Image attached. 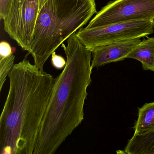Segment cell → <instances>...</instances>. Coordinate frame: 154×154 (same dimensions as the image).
<instances>
[{"label":"cell","instance_id":"6","mask_svg":"<svg viewBox=\"0 0 154 154\" xmlns=\"http://www.w3.org/2000/svg\"><path fill=\"white\" fill-rule=\"evenodd\" d=\"M154 20V0H115L95 15L86 28L115 23Z\"/></svg>","mask_w":154,"mask_h":154},{"label":"cell","instance_id":"7","mask_svg":"<svg viewBox=\"0 0 154 154\" xmlns=\"http://www.w3.org/2000/svg\"><path fill=\"white\" fill-rule=\"evenodd\" d=\"M140 38H137L122 40L94 48L91 50L92 67H100L127 58L132 49L140 43Z\"/></svg>","mask_w":154,"mask_h":154},{"label":"cell","instance_id":"3","mask_svg":"<svg viewBox=\"0 0 154 154\" xmlns=\"http://www.w3.org/2000/svg\"><path fill=\"white\" fill-rule=\"evenodd\" d=\"M97 12L94 0H48L38 15L28 53L41 70L65 40Z\"/></svg>","mask_w":154,"mask_h":154},{"label":"cell","instance_id":"8","mask_svg":"<svg viewBox=\"0 0 154 154\" xmlns=\"http://www.w3.org/2000/svg\"><path fill=\"white\" fill-rule=\"evenodd\" d=\"M127 58L136 59L142 64L144 70L154 72V38L140 41L130 53Z\"/></svg>","mask_w":154,"mask_h":154},{"label":"cell","instance_id":"4","mask_svg":"<svg viewBox=\"0 0 154 154\" xmlns=\"http://www.w3.org/2000/svg\"><path fill=\"white\" fill-rule=\"evenodd\" d=\"M154 32V20L115 23L93 28H82L76 35L85 47H96L147 36Z\"/></svg>","mask_w":154,"mask_h":154},{"label":"cell","instance_id":"1","mask_svg":"<svg viewBox=\"0 0 154 154\" xmlns=\"http://www.w3.org/2000/svg\"><path fill=\"white\" fill-rule=\"evenodd\" d=\"M8 77L0 117V154H33L55 78L26 58L15 64Z\"/></svg>","mask_w":154,"mask_h":154},{"label":"cell","instance_id":"2","mask_svg":"<svg viewBox=\"0 0 154 154\" xmlns=\"http://www.w3.org/2000/svg\"><path fill=\"white\" fill-rule=\"evenodd\" d=\"M62 44L66 64L56 78L33 154H54L84 119L87 88L91 83L92 52L76 33Z\"/></svg>","mask_w":154,"mask_h":154},{"label":"cell","instance_id":"5","mask_svg":"<svg viewBox=\"0 0 154 154\" xmlns=\"http://www.w3.org/2000/svg\"><path fill=\"white\" fill-rule=\"evenodd\" d=\"M47 1L11 0L4 30L24 51H29L38 15Z\"/></svg>","mask_w":154,"mask_h":154},{"label":"cell","instance_id":"12","mask_svg":"<svg viewBox=\"0 0 154 154\" xmlns=\"http://www.w3.org/2000/svg\"><path fill=\"white\" fill-rule=\"evenodd\" d=\"M12 48L8 42L2 41L0 44V58H5L12 54Z\"/></svg>","mask_w":154,"mask_h":154},{"label":"cell","instance_id":"10","mask_svg":"<svg viewBox=\"0 0 154 154\" xmlns=\"http://www.w3.org/2000/svg\"><path fill=\"white\" fill-rule=\"evenodd\" d=\"M15 56L12 54L10 56L0 58V91H1L7 76L11 72L13 66Z\"/></svg>","mask_w":154,"mask_h":154},{"label":"cell","instance_id":"14","mask_svg":"<svg viewBox=\"0 0 154 154\" xmlns=\"http://www.w3.org/2000/svg\"><path fill=\"white\" fill-rule=\"evenodd\" d=\"M113 1H115V0H113Z\"/></svg>","mask_w":154,"mask_h":154},{"label":"cell","instance_id":"9","mask_svg":"<svg viewBox=\"0 0 154 154\" xmlns=\"http://www.w3.org/2000/svg\"><path fill=\"white\" fill-rule=\"evenodd\" d=\"M154 128V102L146 103L138 109L137 120L133 128V135L147 132Z\"/></svg>","mask_w":154,"mask_h":154},{"label":"cell","instance_id":"11","mask_svg":"<svg viewBox=\"0 0 154 154\" xmlns=\"http://www.w3.org/2000/svg\"><path fill=\"white\" fill-rule=\"evenodd\" d=\"M51 63L52 65L56 69L58 70L64 69L66 64V60L61 56L57 55L55 52L52 54Z\"/></svg>","mask_w":154,"mask_h":154},{"label":"cell","instance_id":"13","mask_svg":"<svg viewBox=\"0 0 154 154\" xmlns=\"http://www.w3.org/2000/svg\"><path fill=\"white\" fill-rule=\"evenodd\" d=\"M11 0H0V19L4 20L7 16Z\"/></svg>","mask_w":154,"mask_h":154}]
</instances>
